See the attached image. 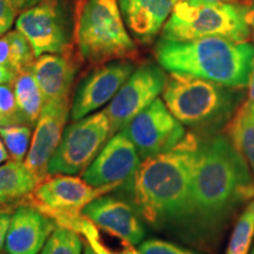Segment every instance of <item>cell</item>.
I'll list each match as a JSON object with an SVG mask.
<instances>
[{
	"instance_id": "obj_1",
	"label": "cell",
	"mask_w": 254,
	"mask_h": 254,
	"mask_svg": "<svg viewBox=\"0 0 254 254\" xmlns=\"http://www.w3.org/2000/svg\"><path fill=\"white\" fill-rule=\"evenodd\" d=\"M199 142L187 135L173 150L142 160L132 178L133 205L146 221L159 226L192 217L190 192Z\"/></svg>"
},
{
	"instance_id": "obj_2",
	"label": "cell",
	"mask_w": 254,
	"mask_h": 254,
	"mask_svg": "<svg viewBox=\"0 0 254 254\" xmlns=\"http://www.w3.org/2000/svg\"><path fill=\"white\" fill-rule=\"evenodd\" d=\"M254 199L249 165L226 136L199 144L192 178V217L199 226L214 227L245 200Z\"/></svg>"
},
{
	"instance_id": "obj_3",
	"label": "cell",
	"mask_w": 254,
	"mask_h": 254,
	"mask_svg": "<svg viewBox=\"0 0 254 254\" xmlns=\"http://www.w3.org/2000/svg\"><path fill=\"white\" fill-rule=\"evenodd\" d=\"M159 65L228 87L247 86L254 60V45L222 37L177 41L160 38L154 49Z\"/></svg>"
},
{
	"instance_id": "obj_4",
	"label": "cell",
	"mask_w": 254,
	"mask_h": 254,
	"mask_svg": "<svg viewBox=\"0 0 254 254\" xmlns=\"http://www.w3.org/2000/svg\"><path fill=\"white\" fill-rule=\"evenodd\" d=\"M247 14L249 7L243 4L179 0L164 25L161 38L186 41L222 37L247 41L251 36Z\"/></svg>"
},
{
	"instance_id": "obj_5",
	"label": "cell",
	"mask_w": 254,
	"mask_h": 254,
	"mask_svg": "<svg viewBox=\"0 0 254 254\" xmlns=\"http://www.w3.org/2000/svg\"><path fill=\"white\" fill-rule=\"evenodd\" d=\"M75 41L82 59L94 65L125 60L136 53L118 0H87L75 27Z\"/></svg>"
},
{
	"instance_id": "obj_6",
	"label": "cell",
	"mask_w": 254,
	"mask_h": 254,
	"mask_svg": "<svg viewBox=\"0 0 254 254\" xmlns=\"http://www.w3.org/2000/svg\"><path fill=\"white\" fill-rule=\"evenodd\" d=\"M240 93L234 87L182 73H170L163 100L183 125H200L226 117L236 110Z\"/></svg>"
},
{
	"instance_id": "obj_7",
	"label": "cell",
	"mask_w": 254,
	"mask_h": 254,
	"mask_svg": "<svg viewBox=\"0 0 254 254\" xmlns=\"http://www.w3.org/2000/svg\"><path fill=\"white\" fill-rule=\"evenodd\" d=\"M118 189L116 186L93 187L82 178L68 174L47 176L27 196V205L56 220L58 226L77 231L85 217L82 209L97 199Z\"/></svg>"
},
{
	"instance_id": "obj_8",
	"label": "cell",
	"mask_w": 254,
	"mask_h": 254,
	"mask_svg": "<svg viewBox=\"0 0 254 254\" xmlns=\"http://www.w3.org/2000/svg\"><path fill=\"white\" fill-rule=\"evenodd\" d=\"M111 136L110 122L104 111L74 120L65 128L62 141L51 158L49 176L84 173Z\"/></svg>"
},
{
	"instance_id": "obj_9",
	"label": "cell",
	"mask_w": 254,
	"mask_h": 254,
	"mask_svg": "<svg viewBox=\"0 0 254 254\" xmlns=\"http://www.w3.org/2000/svg\"><path fill=\"white\" fill-rule=\"evenodd\" d=\"M34 56L68 55L72 45V14L66 0H43L25 9L15 21Z\"/></svg>"
},
{
	"instance_id": "obj_10",
	"label": "cell",
	"mask_w": 254,
	"mask_h": 254,
	"mask_svg": "<svg viewBox=\"0 0 254 254\" xmlns=\"http://www.w3.org/2000/svg\"><path fill=\"white\" fill-rule=\"evenodd\" d=\"M167 75L161 66L145 64L132 73L103 111L109 118L111 135L122 131L163 93Z\"/></svg>"
},
{
	"instance_id": "obj_11",
	"label": "cell",
	"mask_w": 254,
	"mask_h": 254,
	"mask_svg": "<svg viewBox=\"0 0 254 254\" xmlns=\"http://www.w3.org/2000/svg\"><path fill=\"white\" fill-rule=\"evenodd\" d=\"M123 131L134 144L141 160L173 150L186 136L185 127L159 98Z\"/></svg>"
},
{
	"instance_id": "obj_12",
	"label": "cell",
	"mask_w": 254,
	"mask_h": 254,
	"mask_svg": "<svg viewBox=\"0 0 254 254\" xmlns=\"http://www.w3.org/2000/svg\"><path fill=\"white\" fill-rule=\"evenodd\" d=\"M141 163L131 139L123 131L111 136L86 171L82 179L93 187L116 186L132 179Z\"/></svg>"
},
{
	"instance_id": "obj_13",
	"label": "cell",
	"mask_w": 254,
	"mask_h": 254,
	"mask_svg": "<svg viewBox=\"0 0 254 254\" xmlns=\"http://www.w3.org/2000/svg\"><path fill=\"white\" fill-rule=\"evenodd\" d=\"M69 113V100L47 101L36 123L33 136L24 165L38 183L49 176L47 168L62 141Z\"/></svg>"
},
{
	"instance_id": "obj_14",
	"label": "cell",
	"mask_w": 254,
	"mask_h": 254,
	"mask_svg": "<svg viewBox=\"0 0 254 254\" xmlns=\"http://www.w3.org/2000/svg\"><path fill=\"white\" fill-rule=\"evenodd\" d=\"M133 72L134 65L128 60H114L92 71L75 92L71 109L73 122L84 118L112 100Z\"/></svg>"
},
{
	"instance_id": "obj_15",
	"label": "cell",
	"mask_w": 254,
	"mask_h": 254,
	"mask_svg": "<svg viewBox=\"0 0 254 254\" xmlns=\"http://www.w3.org/2000/svg\"><path fill=\"white\" fill-rule=\"evenodd\" d=\"M82 215L127 245H138L145 236V227L135 206L114 196H98L82 209Z\"/></svg>"
},
{
	"instance_id": "obj_16",
	"label": "cell",
	"mask_w": 254,
	"mask_h": 254,
	"mask_svg": "<svg viewBox=\"0 0 254 254\" xmlns=\"http://www.w3.org/2000/svg\"><path fill=\"white\" fill-rule=\"evenodd\" d=\"M58 224L31 205L19 206L12 214L5 241L7 254H39Z\"/></svg>"
},
{
	"instance_id": "obj_17",
	"label": "cell",
	"mask_w": 254,
	"mask_h": 254,
	"mask_svg": "<svg viewBox=\"0 0 254 254\" xmlns=\"http://www.w3.org/2000/svg\"><path fill=\"white\" fill-rule=\"evenodd\" d=\"M126 27L136 40L151 43L172 13L177 0H118Z\"/></svg>"
},
{
	"instance_id": "obj_18",
	"label": "cell",
	"mask_w": 254,
	"mask_h": 254,
	"mask_svg": "<svg viewBox=\"0 0 254 254\" xmlns=\"http://www.w3.org/2000/svg\"><path fill=\"white\" fill-rule=\"evenodd\" d=\"M67 56L45 53L32 64V72L45 103L68 99L77 67Z\"/></svg>"
},
{
	"instance_id": "obj_19",
	"label": "cell",
	"mask_w": 254,
	"mask_h": 254,
	"mask_svg": "<svg viewBox=\"0 0 254 254\" xmlns=\"http://www.w3.org/2000/svg\"><path fill=\"white\" fill-rule=\"evenodd\" d=\"M11 85L15 95L21 123L28 126L33 124L36 125L43 111L45 100H44L39 85L34 78L31 66L15 73V77Z\"/></svg>"
},
{
	"instance_id": "obj_20",
	"label": "cell",
	"mask_w": 254,
	"mask_h": 254,
	"mask_svg": "<svg viewBox=\"0 0 254 254\" xmlns=\"http://www.w3.org/2000/svg\"><path fill=\"white\" fill-rule=\"evenodd\" d=\"M38 184L24 163L9 160L0 166V207L25 200Z\"/></svg>"
},
{
	"instance_id": "obj_21",
	"label": "cell",
	"mask_w": 254,
	"mask_h": 254,
	"mask_svg": "<svg viewBox=\"0 0 254 254\" xmlns=\"http://www.w3.org/2000/svg\"><path fill=\"white\" fill-rule=\"evenodd\" d=\"M228 139L254 174V114L250 103L240 106L227 126Z\"/></svg>"
},
{
	"instance_id": "obj_22",
	"label": "cell",
	"mask_w": 254,
	"mask_h": 254,
	"mask_svg": "<svg viewBox=\"0 0 254 254\" xmlns=\"http://www.w3.org/2000/svg\"><path fill=\"white\" fill-rule=\"evenodd\" d=\"M34 59L31 44L18 30L8 31L0 38V65L17 73L32 66Z\"/></svg>"
},
{
	"instance_id": "obj_23",
	"label": "cell",
	"mask_w": 254,
	"mask_h": 254,
	"mask_svg": "<svg viewBox=\"0 0 254 254\" xmlns=\"http://www.w3.org/2000/svg\"><path fill=\"white\" fill-rule=\"evenodd\" d=\"M254 234V199L238 218L228 241L226 254H249Z\"/></svg>"
},
{
	"instance_id": "obj_24",
	"label": "cell",
	"mask_w": 254,
	"mask_h": 254,
	"mask_svg": "<svg viewBox=\"0 0 254 254\" xmlns=\"http://www.w3.org/2000/svg\"><path fill=\"white\" fill-rule=\"evenodd\" d=\"M0 136L8 152L9 160L23 163L30 150L31 126L24 124L0 126Z\"/></svg>"
},
{
	"instance_id": "obj_25",
	"label": "cell",
	"mask_w": 254,
	"mask_h": 254,
	"mask_svg": "<svg viewBox=\"0 0 254 254\" xmlns=\"http://www.w3.org/2000/svg\"><path fill=\"white\" fill-rule=\"evenodd\" d=\"M84 244L79 232L72 228L57 226L52 232L40 254H81Z\"/></svg>"
},
{
	"instance_id": "obj_26",
	"label": "cell",
	"mask_w": 254,
	"mask_h": 254,
	"mask_svg": "<svg viewBox=\"0 0 254 254\" xmlns=\"http://www.w3.org/2000/svg\"><path fill=\"white\" fill-rule=\"evenodd\" d=\"M23 124L19 117L13 88L9 85H0V126Z\"/></svg>"
},
{
	"instance_id": "obj_27",
	"label": "cell",
	"mask_w": 254,
	"mask_h": 254,
	"mask_svg": "<svg viewBox=\"0 0 254 254\" xmlns=\"http://www.w3.org/2000/svg\"><path fill=\"white\" fill-rule=\"evenodd\" d=\"M138 251L140 254H195L190 250L158 239L144 241L139 245Z\"/></svg>"
},
{
	"instance_id": "obj_28",
	"label": "cell",
	"mask_w": 254,
	"mask_h": 254,
	"mask_svg": "<svg viewBox=\"0 0 254 254\" xmlns=\"http://www.w3.org/2000/svg\"><path fill=\"white\" fill-rule=\"evenodd\" d=\"M15 9L11 0H0V36L7 33L13 25Z\"/></svg>"
},
{
	"instance_id": "obj_29",
	"label": "cell",
	"mask_w": 254,
	"mask_h": 254,
	"mask_svg": "<svg viewBox=\"0 0 254 254\" xmlns=\"http://www.w3.org/2000/svg\"><path fill=\"white\" fill-rule=\"evenodd\" d=\"M11 218V212L5 211V209H0V252H2V250H4L6 236H7Z\"/></svg>"
},
{
	"instance_id": "obj_30",
	"label": "cell",
	"mask_w": 254,
	"mask_h": 254,
	"mask_svg": "<svg viewBox=\"0 0 254 254\" xmlns=\"http://www.w3.org/2000/svg\"><path fill=\"white\" fill-rule=\"evenodd\" d=\"M15 12H24L25 9L32 7V6L39 4L43 0H11Z\"/></svg>"
},
{
	"instance_id": "obj_31",
	"label": "cell",
	"mask_w": 254,
	"mask_h": 254,
	"mask_svg": "<svg viewBox=\"0 0 254 254\" xmlns=\"http://www.w3.org/2000/svg\"><path fill=\"white\" fill-rule=\"evenodd\" d=\"M15 77V72L6 66L0 65V85L11 84Z\"/></svg>"
},
{
	"instance_id": "obj_32",
	"label": "cell",
	"mask_w": 254,
	"mask_h": 254,
	"mask_svg": "<svg viewBox=\"0 0 254 254\" xmlns=\"http://www.w3.org/2000/svg\"><path fill=\"white\" fill-rule=\"evenodd\" d=\"M247 87H249V100L247 103H250L251 105L254 104V60L252 64V69H251L250 73V80L249 84H247Z\"/></svg>"
},
{
	"instance_id": "obj_33",
	"label": "cell",
	"mask_w": 254,
	"mask_h": 254,
	"mask_svg": "<svg viewBox=\"0 0 254 254\" xmlns=\"http://www.w3.org/2000/svg\"><path fill=\"white\" fill-rule=\"evenodd\" d=\"M247 20H249L250 27H251V33L254 38V2L251 7H249V14H247Z\"/></svg>"
},
{
	"instance_id": "obj_34",
	"label": "cell",
	"mask_w": 254,
	"mask_h": 254,
	"mask_svg": "<svg viewBox=\"0 0 254 254\" xmlns=\"http://www.w3.org/2000/svg\"><path fill=\"white\" fill-rule=\"evenodd\" d=\"M8 159H9L8 152L5 148L4 142H2L1 139H0V164H2L6 160H8Z\"/></svg>"
},
{
	"instance_id": "obj_35",
	"label": "cell",
	"mask_w": 254,
	"mask_h": 254,
	"mask_svg": "<svg viewBox=\"0 0 254 254\" xmlns=\"http://www.w3.org/2000/svg\"><path fill=\"white\" fill-rule=\"evenodd\" d=\"M84 254H97L94 252V250L90 246V244H88L87 241H86V244H84Z\"/></svg>"
},
{
	"instance_id": "obj_36",
	"label": "cell",
	"mask_w": 254,
	"mask_h": 254,
	"mask_svg": "<svg viewBox=\"0 0 254 254\" xmlns=\"http://www.w3.org/2000/svg\"><path fill=\"white\" fill-rule=\"evenodd\" d=\"M200 1H205V2H232L233 0H200Z\"/></svg>"
},
{
	"instance_id": "obj_37",
	"label": "cell",
	"mask_w": 254,
	"mask_h": 254,
	"mask_svg": "<svg viewBox=\"0 0 254 254\" xmlns=\"http://www.w3.org/2000/svg\"><path fill=\"white\" fill-rule=\"evenodd\" d=\"M251 107H252V112H253V114H254V104L251 105Z\"/></svg>"
},
{
	"instance_id": "obj_38",
	"label": "cell",
	"mask_w": 254,
	"mask_h": 254,
	"mask_svg": "<svg viewBox=\"0 0 254 254\" xmlns=\"http://www.w3.org/2000/svg\"><path fill=\"white\" fill-rule=\"evenodd\" d=\"M251 254H254V249H253V251H252V253H251Z\"/></svg>"
},
{
	"instance_id": "obj_39",
	"label": "cell",
	"mask_w": 254,
	"mask_h": 254,
	"mask_svg": "<svg viewBox=\"0 0 254 254\" xmlns=\"http://www.w3.org/2000/svg\"><path fill=\"white\" fill-rule=\"evenodd\" d=\"M0 254H6V253H4V252H0Z\"/></svg>"
}]
</instances>
